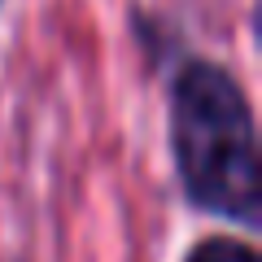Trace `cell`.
<instances>
[{"label": "cell", "mask_w": 262, "mask_h": 262, "mask_svg": "<svg viewBox=\"0 0 262 262\" xmlns=\"http://www.w3.org/2000/svg\"><path fill=\"white\" fill-rule=\"evenodd\" d=\"M170 158L188 206L223 223H262L258 122L241 79L192 57L170 83Z\"/></svg>", "instance_id": "obj_1"}, {"label": "cell", "mask_w": 262, "mask_h": 262, "mask_svg": "<svg viewBox=\"0 0 262 262\" xmlns=\"http://www.w3.org/2000/svg\"><path fill=\"white\" fill-rule=\"evenodd\" d=\"M184 262H262L258 249L241 236H201L192 249L184 253Z\"/></svg>", "instance_id": "obj_2"}, {"label": "cell", "mask_w": 262, "mask_h": 262, "mask_svg": "<svg viewBox=\"0 0 262 262\" xmlns=\"http://www.w3.org/2000/svg\"><path fill=\"white\" fill-rule=\"evenodd\" d=\"M0 5H5V0H0Z\"/></svg>", "instance_id": "obj_3"}]
</instances>
